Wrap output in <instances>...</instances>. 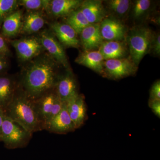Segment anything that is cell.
I'll use <instances>...</instances> for the list:
<instances>
[{
	"label": "cell",
	"instance_id": "cell-14",
	"mask_svg": "<svg viewBox=\"0 0 160 160\" xmlns=\"http://www.w3.org/2000/svg\"><path fill=\"white\" fill-rule=\"evenodd\" d=\"M81 42L85 51L99 48L104 42L100 29V23L90 24L80 33Z\"/></svg>",
	"mask_w": 160,
	"mask_h": 160
},
{
	"label": "cell",
	"instance_id": "cell-8",
	"mask_svg": "<svg viewBox=\"0 0 160 160\" xmlns=\"http://www.w3.org/2000/svg\"><path fill=\"white\" fill-rule=\"evenodd\" d=\"M43 49L49 56L63 67L68 69L69 64L63 46L53 33L47 31L42 32L39 38Z\"/></svg>",
	"mask_w": 160,
	"mask_h": 160
},
{
	"label": "cell",
	"instance_id": "cell-27",
	"mask_svg": "<svg viewBox=\"0 0 160 160\" xmlns=\"http://www.w3.org/2000/svg\"><path fill=\"white\" fill-rule=\"evenodd\" d=\"M160 100V81L157 80L151 86L149 100Z\"/></svg>",
	"mask_w": 160,
	"mask_h": 160
},
{
	"label": "cell",
	"instance_id": "cell-1",
	"mask_svg": "<svg viewBox=\"0 0 160 160\" xmlns=\"http://www.w3.org/2000/svg\"><path fill=\"white\" fill-rule=\"evenodd\" d=\"M58 64L48 54H40L23 69L19 86L32 99H37L55 87L59 76Z\"/></svg>",
	"mask_w": 160,
	"mask_h": 160
},
{
	"label": "cell",
	"instance_id": "cell-9",
	"mask_svg": "<svg viewBox=\"0 0 160 160\" xmlns=\"http://www.w3.org/2000/svg\"><path fill=\"white\" fill-rule=\"evenodd\" d=\"M43 129L58 134H66L76 129L67 111L66 103L57 115L43 125Z\"/></svg>",
	"mask_w": 160,
	"mask_h": 160
},
{
	"label": "cell",
	"instance_id": "cell-21",
	"mask_svg": "<svg viewBox=\"0 0 160 160\" xmlns=\"http://www.w3.org/2000/svg\"><path fill=\"white\" fill-rule=\"evenodd\" d=\"M45 24V20L41 12L30 11L22 22L21 32L31 34L40 31Z\"/></svg>",
	"mask_w": 160,
	"mask_h": 160
},
{
	"label": "cell",
	"instance_id": "cell-7",
	"mask_svg": "<svg viewBox=\"0 0 160 160\" xmlns=\"http://www.w3.org/2000/svg\"><path fill=\"white\" fill-rule=\"evenodd\" d=\"M18 58L22 62H29L41 54L44 50L39 39L34 37L23 38L11 41Z\"/></svg>",
	"mask_w": 160,
	"mask_h": 160
},
{
	"label": "cell",
	"instance_id": "cell-25",
	"mask_svg": "<svg viewBox=\"0 0 160 160\" xmlns=\"http://www.w3.org/2000/svg\"><path fill=\"white\" fill-rule=\"evenodd\" d=\"M18 3L16 0H0V22L14 11Z\"/></svg>",
	"mask_w": 160,
	"mask_h": 160
},
{
	"label": "cell",
	"instance_id": "cell-28",
	"mask_svg": "<svg viewBox=\"0 0 160 160\" xmlns=\"http://www.w3.org/2000/svg\"><path fill=\"white\" fill-rule=\"evenodd\" d=\"M148 105L153 113L160 118V100H149Z\"/></svg>",
	"mask_w": 160,
	"mask_h": 160
},
{
	"label": "cell",
	"instance_id": "cell-18",
	"mask_svg": "<svg viewBox=\"0 0 160 160\" xmlns=\"http://www.w3.org/2000/svg\"><path fill=\"white\" fill-rule=\"evenodd\" d=\"M82 1L80 0H52L50 1L48 12L57 17H67L78 9Z\"/></svg>",
	"mask_w": 160,
	"mask_h": 160
},
{
	"label": "cell",
	"instance_id": "cell-16",
	"mask_svg": "<svg viewBox=\"0 0 160 160\" xmlns=\"http://www.w3.org/2000/svg\"><path fill=\"white\" fill-rule=\"evenodd\" d=\"M18 87L14 78L9 75H0V109L5 112L11 102Z\"/></svg>",
	"mask_w": 160,
	"mask_h": 160
},
{
	"label": "cell",
	"instance_id": "cell-32",
	"mask_svg": "<svg viewBox=\"0 0 160 160\" xmlns=\"http://www.w3.org/2000/svg\"><path fill=\"white\" fill-rule=\"evenodd\" d=\"M5 115V112L3 111L2 109H0V141H1V132H2V126Z\"/></svg>",
	"mask_w": 160,
	"mask_h": 160
},
{
	"label": "cell",
	"instance_id": "cell-3",
	"mask_svg": "<svg viewBox=\"0 0 160 160\" xmlns=\"http://www.w3.org/2000/svg\"><path fill=\"white\" fill-rule=\"evenodd\" d=\"M154 37L151 29L147 27H135L129 32L127 41L130 58L137 66L152 49Z\"/></svg>",
	"mask_w": 160,
	"mask_h": 160
},
{
	"label": "cell",
	"instance_id": "cell-13",
	"mask_svg": "<svg viewBox=\"0 0 160 160\" xmlns=\"http://www.w3.org/2000/svg\"><path fill=\"white\" fill-rule=\"evenodd\" d=\"M100 29L103 40L120 41L125 38L126 28L118 20L105 18L100 23Z\"/></svg>",
	"mask_w": 160,
	"mask_h": 160
},
{
	"label": "cell",
	"instance_id": "cell-20",
	"mask_svg": "<svg viewBox=\"0 0 160 160\" xmlns=\"http://www.w3.org/2000/svg\"><path fill=\"white\" fill-rule=\"evenodd\" d=\"M98 50L102 56L104 60L122 58L126 52L125 44L120 41L103 42Z\"/></svg>",
	"mask_w": 160,
	"mask_h": 160
},
{
	"label": "cell",
	"instance_id": "cell-24",
	"mask_svg": "<svg viewBox=\"0 0 160 160\" xmlns=\"http://www.w3.org/2000/svg\"><path fill=\"white\" fill-rule=\"evenodd\" d=\"M49 2L47 0H22L19 2L30 11H38L41 9L48 11Z\"/></svg>",
	"mask_w": 160,
	"mask_h": 160
},
{
	"label": "cell",
	"instance_id": "cell-29",
	"mask_svg": "<svg viewBox=\"0 0 160 160\" xmlns=\"http://www.w3.org/2000/svg\"><path fill=\"white\" fill-rule=\"evenodd\" d=\"M9 66L7 56L0 54V75L4 74Z\"/></svg>",
	"mask_w": 160,
	"mask_h": 160
},
{
	"label": "cell",
	"instance_id": "cell-22",
	"mask_svg": "<svg viewBox=\"0 0 160 160\" xmlns=\"http://www.w3.org/2000/svg\"><path fill=\"white\" fill-rule=\"evenodd\" d=\"M66 23L71 26L78 34H80L83 29L90 25L79 8L66 17Z\"/></svg>",
	"mask_w": 160,
	"mask_h": 160
},
{
	"label": "cell",
	"instance_id": "cell-23",
	"mask_svg": "<svg viewBox=\"0 0 160 160\" xmlns=\"http://www.w3.org/2000/svg\"><path fill=\"white\" fill-rule=\"evenodd\" d=\"M109 9L119 16H124L129 11L131 2L129 0H110L108 1Z\"/></svg>",
	"mask_w": 160,
	"mask_h": 160
},
{
	"label": "cell",
	"instance_id": "cell-26",
	"mask_svg": "<svg viewBox=\"0 0 160 160\" xmlns=\"http://www.w3.org/2000/svg\"><path fill=\"white\" fill-rule=\"evenodd\" d=\"M151 1L149 0H138L135 2L132 14L136 18H141L149 10L151 6Z\"/></svg>",
	"mask_w": 160,
	"mask_h": 160
},
{
	"label": "cell",
	"instance_id": "cell-17",
	"mask_svg": "<svg viewBox=\"0 0 160 160\" xmlns=\"http://www.w3.org/2000/svg\"><path fill=\"white\" fill-rule=\"evenodd\" d=\"M104 58L98 50L84 51L76 59V62L104 75Z\"/></svg>",
	"mask_w": 160,
	"mask_h": 160
},
{
	"label": "cell",
	"instance_id": "cell-19",
	"mask_svg": "<svg viewBox=\"0 0 160 160\" xmlns=\"http://www.w3.org/2000/svg\"><path fill=\"white\" fill-rule=\"evenodd\" d=\"M22 14L21 10H17L6 17L2 22V35L11 38L16 36L21 31L22 25Z\"/></svg>",
	"mask_w": 160,
	"mask_h": 160
},
{
	"label": "cell",
	"instance_id": "cell-31",
	"mask_svg": "<svg viewBox=\"0 0 160 160\" xmlns=\"http://www.w3.org/2000/svg\"><path fill=\"white\" fill-rule=\"evenodd\" d=\"M10 53V50L7 46L6 41L0 36V54L8 55Z\"/></svg>",
	"mask_w": 160,
	"mask_h": 160
},
{
	"label": "cell",
	"instance_id": "cell-12",
	"mask_svg": "<svg viewBox=\"0 0 160 160\" xmlns=\"http://www.w3.org/2000/svg\"><path fill=\"white\" fill-rule=\"evenodd\" d=\"M52 33L62 46L78 48L80 46L77 32L66 23L54 22L50 26Z\"/></svg>",
	"mask_w": 160,
	"mask_h": 160
},
{
	"label": "cell",
	"instance_id": "cell-2",
	"mask_svg": "<svg viewBox=\"0 0 160 160\" xmlns=\"http://www.w3.org/2000/svg\"><path fill=\"white\" fill-rule=\"evenodd\" d=\"M5 113L31 133L43 130L34 101L18 87L13 98L5 110Z\"/></svg>",
	"mask_w": 160,
	"mask_h": 160
},
{
	"label": "cell",
	"instance_id": "cell-5",
	"mask_svg": "<svg viewBox=\"0 0 160 160\" xmlns=\"http://www.w3.org/2000/svg\"><path fill=\"white\" fill-rule=\"evenodd\" d=\"M34 101L43 128V125L57 115L62 109L65 104L60 100L54 88Z\"/></svg>",
	"mask_w": 160,
	"mask_h": 160
},
{
	"label": "cell",
	"instance_id": "cell-11",
	"mask_svg": "<svg viewBox=\"0 0 160 160\" xmlns=\"http://www.w3.org/2000/svg\"><path fill=\"white\" fill-rule=\"evenodd\" d=\"M67 111L77 129L84 125L87 119V108L85 98L79 93L66 102Z\"/></svg>",
	"mask_w": 160,
	"mask_h": 160
},
{
	"label": "cell",
	"instance_id": "cell-4",
	"mask_svg": "<svg viewBox=\"0 0 160 160\" xmlns=\"http://www.w3.org/2000/svg\"><path fill=\"white\" fill-rule=\"evenodd\" d=\"M32 133L6 114L1 132V141L9 149L25 147L29 142Z\"/></svg>",
	"mask_w": 160,
	"mask_h": 160
},
{
	"label": "cell",
	"instance_id": "cell-30",
	"mask_svg": "<svg viewBox=\"0 0 160 160\" xmlns=\"http://www.w3.org/2000/svg\"><path fill=\"white\" fill-rule=\"evenodd\" d=\"M152 49L154 54L159 55L160 53V35L158 33L156 36L154 37L152 43Z\"/></svg>",
	"mask_w": 160,
	"mask_h": 160
},
{
	"label": "cell",
	"instance_id": "cell-15",
	"mask_svg": "<svg viewBox=\"0 0 160 160\" xmlns=\"http://www.w3.org/2000/svg\"><path fill=\"white\" fill-rule=\"evenodd\" d=\"M79 8L90 24L100 23L105 18L106 12L102 1H83Z\"/></svg>",
	"mask_w": 160,
	"mask_h": 160
},
{
	"label": "cell",
	"instance_id": "cell-10",
	"mask_svg": "<svg viewBox=\"0 0 160 160\" xmlns=\"http://www.w3.org/2000/svg\"><path fill=\"white\" fill-rule=\"evenodd\" d=\"M54 89L60 100L64 103L79 94L76 80L69 71L59 75Z\"/></svg>",
	"mask_w": 160,
	"mask_h": 160
},
{
	"label": "cell",
	"instance_id": "cell-6",
	"mask_svg": "<svg viewBox=\"0 0 160 160\" xmlns=\"http://www.w3.org/2000/svg\"><path fill=\"white\" fill-rule=\"evenodd\" d=\"M137 66L129 58H120L105 60L104 75L105 77L119 79L134 74Z\"/></svg>",
	"mask_w": 160,
	"mask_h": 160
}]
</instances>
